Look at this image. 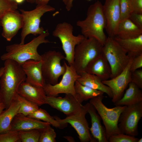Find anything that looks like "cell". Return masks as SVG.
<instances>
[{"label": "cell", "mask_w": 142, "mask_h": 142, "mask_svg": "<svg viewBox=\"0 0 142 142\" xmlns=\"http://www.w3.org/2000/svg\"><path fill=\"white\" fill-rule=\"evenodd\" d=\"M4 61V69L0 78V94L6 109L15 100L19 86L25 81L26 75L22 65L16 61L11 59Z\"/></svg>", "instance_id": "1"}, {"label": "cell", "mask_w": 142, "mask_h": 142, "mask_svg": "<svg viewBox=\"0 0 142 142\" xmlns=\"http://www.w3.org/2000/svg\"><path fill=\"white\" fill-rule=\"evenodd\" d=\"M103 5L99 1L91 5L85 18L78 21L76 25L80 28L82 34L85 38H94L103 45L107 37L104 32L106 22Z\"/></svg>", "instance_id": "2"}, {"label": "cell", "mask_w": 142, "mask_h": 142, "mask_svg": "<svg viewBox=\"0 0 142 142\" xmlns=\"http://www.w3.org/2000/svg\"><path fill=\"white\" fill-rule=\"evenodd\" d=\"M49 34L48 31L47 30L27 43L22 44L16 43L7 46V52L1 56V59L3 61L12 59L21 65L29 60H41L42 57L38 53L37 48L42 44L50 42L46 39Z\"/></svg>", "instance_id": "3"}, {"label": "cell", "mask_w": 142, "mask_h": 142, "mask_svg": "<svg viewBox=\"0 0 142 142\" xmlns=\"http://www.w3.org/2000/svg\"><path fill=\"white\" fill-rule=\"evenodd\" d=\"M104 97L103 95L98 96L90 99L89 103L95 108L103 121L108 140L111 136L122 133L118 123L120 115L126 106H116L109 108L103 103Z\"/></svg>", "instance_id": "4"}, {"label": "cell", "mask_w": 142, "mask_h": 142, "mask_svg": "<svg viewBox=\"0 0 142 142\" xmlns=\"http://www.w3.org/2000/svg\"><path fill=\"white\" fill-rule=\"evenodd\" d=\"M103 45L93 38H85L75 47L74 66L77 73L85 71L88 64L102 53Z\"/></svg>", "instance_id": "5"}, {"label": "cell", "mask_w": 142, "mask_h": 142, "mask_svg": "<svg viewBox=\"0 0 142 142\" xmlns=\"http://www.w3.org/2000/svg\"><path fill=\"white\" fill-rule=\"evenodd\" d=\"M102 54L110 67L111 72L110 78L115 77L123 71L131 58L113 38L109 37H107L103 46Z\"/></svg>", "instance_id": "6"}, {"label": "cell", "mask_w": 142, "mask_h": 142, "mask_svg": "<svg viewBox=\"0 0 142 142\" xmlns=\"http://www.w3.org/2000/svg\"><path fill=\"white\" fill-rule=\"evenodd\" d=\"M55 10L54 8L48 4L37 5L34 9L30 11L20 9L23 19L20 44H24L26 37L30 34L36 36L43 33L44 29L40 26L41 18L45 13Z\"/></svg>", "instance_id": "7"}, {"label": "cell", "mask_w": 142, "mask_h": 142, "mask_svg": "<svg viewBox=\"0 0 142 142\" xmlns=\"http://www.w3.org/2000/svg\"><path fill=\"white\" fill-rule=\"evenodd\" d=\"M73 27L70 24L66 22L59 23L52 32V35L58 38L61 43L65 54V59L69 65H73L75 49L77 45L85 37L82 34L74 36Z\"/></svg>", "instance_id": "8"}, {"label": "cell", "mask_w": 142, "mask_h": 142, "mask_svg": "<svg viewBox=\"0 0 142 142\" xmlns=\"http://www.w3.org/2000/svg\"><path fill=\"white\" fill-rule=\"evenodd\" d=\"M41 56L42 74L46 83L52 85L58 83L59 78L66 70L65 62L62 65L61 64L65 57L55 50L46 52Z\"/></svg>", "instance_id": "9"}, {"label": "cell", "mask_w": 142, "mask_h": 142, "mask_svg": "<svg viewBox=\"0 0 142 142\" xmlns=\"http://www.w3.org/2000/svg\"><path fill=\"white\" fill-rule=\"evenodd\" d=\"M65 65V72L60 82L54 85L47 83L45 84L43 88L47 96L56 97L64 93L71 94L75 97V83L80 75L73 65H68L66 63Z\"/></svg>", "instance_id": "10"}, {"label": "cell", "mask_w": 142, "mask_h": 142, "mask_svg": "<svg viewBox=\"0 0 142 142\" xmlns=\"http://www.w3.org/2000/svg\"><path fill=\"white\" fill-rule=\"evenodd\" d=\"M87 113L85 106L83 105L80 110L76 113L67 116L61 119L56 116L54 118L62 126L63 128L69 123L75 129L81 142H94L90 133L89 124L85 118Z\"/></svg>", "instance_id": "11"}, {"label": "cell", "mask_w": 142, "mask_h": 142, "mask_svg": "<svg viewBox=\"0 0 142 142\" xmlns=\"http://www.w3.org/2000/svg\"><path fill=\"white\" fill-rule=\"evenodd\" d=\"M142 117V102L126 106L120 115L119 127L125 134L137 136L138 123Z\"/></svg>", "instance_id": "12"}, {"label": "cell", "mask_w": 142, "mask_h": 142, "mask_svg": "<svg viewBox=\"0 0 142 142\" xmlns=\"http://www.w3.org/2000/svg\"><path fill=\"white\" fill-rule=\"evenodd\" d=\"M132 59L130 58L128 65L120 74L110 79L102 81L111 90L113 94L112 101L114 103L122 97L125 90L131 82L130 67Z\"/></svg>", "instance_id": "13"}, {"label": "cell", "mask_w": 142, "mask_h": 142, "mask_svg": "<svg viewBox=\"0 0 142 142\" xmlns=\"http://www.w3.org/2000/svg\"><path fill=\"white\" fill-rule=\"evenodd\" d=\"M103 6L106 22L105 29L108 37L113 38L120 21V0H105Z\"/></svg>", "instance_id": "14"}, {"label": "cell", "mask_w": 142, "mask_h": 142, "mask_svg": "<svg viewBox=\"0 0 142 142\" xmlns=\"http://www.w3.org/2000/svg\"><path fill=\"white\" fill-rule=\"evenodd\" d=\"M45 102L46 104L63 113L67 116L78 112L83 105L70 94H65L63 98L46 96Z\"/></svg>", "instance_id": "15"}, {"label": "cell", "mask_w": 142, "mask_h": 142, "mask_svg": "<svg viewBox=\"0 0 142 142\" xmlns=\"http://www.w3.org/2000/svg\"><path fill=\"white\" fill-rule=\"evenodd\" d=\"M23 25L21 13L17 10L8 12L0 18V25L2 28V36L10 41Z\"/></svg>", "instance_id": "16"}, {"label": "cell", "mask_w": 142, "mask_h": 142, "mask_svg": "<svg viewBox=\"0 0 142 142\" xmlns=\"http://www.w3.org/2000/svg\"><path fill=\"white\" fill-rule=\"evenodd\" d=\"M42 60H29L21 65L26 75L25 82L32 85L43 87L46 82L42 71Z\"/></svg>", "instance_id": "17"}, {"label": "cell", "mask_w": 142, "mask_h": 142, "mask_svg": "<svg viewBox=\"0 0 142 142\" xmlns=\"http://www.w3.org/2000/svg\"><path fill=\"white\" fill-rule=\"evenodd\" d=\"M18 94L39 106L46 104V94L43 87L34 86L25 81L20 84Z\"/></svg>", "instance_id": "18"}, {"label": "cell", "mask_w": 142, "mask_h": 142, "mask_svg": "<svg viewBox=\"0 0 142 142\" xmlns=\"http://www.w3.org/2000/svg\"><path fill=\"white\" fill-rule=\"evenodd\" d=\"M50 124L47 122L18 113L12 122L11 130L15 131L27 130L33 129L39 130L45 128Z\"/></svg>", "instance_id": "19"}, {"label": "cell", "mask_w": 142, "mask_h": 142, "mask_svg": "<svg viewBox=\"0 0 142 142\" xmlns=\"http://www.w3.org/2000/svg\"><path fill=\"white\" fill-rule=\"evenodd\" d=\"M85 105L87 113L90 117L91 126L89 130L94 142H108L105 128L101 123V119L97 113L95 109L90 103H87Z\"/></svg>", "instance_id": "20"}, {"label": "cell", "mask_w": 142, "mask_h": 142, "mask_svg": "<svg viewBox=\"0 0 142 142\" xmlns=\"http://www.w3.org/2000/svg\"><path fill=\"white\" fill-rule=\"evenodd\" d=\"M85 71L97 76L102 81L110 78L111 74L110 65L102 53L88 64Z\"/></svg>", "instance_id": "21"}, {"label": "cell", "mask_w": 142, "mask_h": 142, "mask_svg": "<svg viewBox=\"0 0 142 142\" xmlns=\"http://www.w3.org/2000/svg\"><path fill=\"white\" fill-rule=\"evenodd\" d=\"M77 81L81 84L92 89L101 91L112 98L113 94L110 88L102 82L97 76L85 71L81 72Z\"/></svg>", "instance_id": "22"}, {"label": "cell", "mask_w": 142, "mask_h": 142, "mask_svg": "<svg viewBox=\"0 0 142 142\" xmlns=\"http://www.w3.org/2000/svg\"><path fill=\"white\" fill-rule=\"evenodd\" d=\"M142 35V29L134 24L129 18L121 21L119 24L116 36L125 39L137 37Z\"/></svg>", "instance_id": "23"}, {"label": "cell", "mask_w": 142, "mask_h": 142, "mask_svg": "<svg viewBox=\"0 0 142 142\" xmlns=\"http://www.w3.org/2000/svg\"><path fill=\"white\" fill-rule=\"evenodd\" d=\"M113 38L126 51L130 58L142 54V35L129 39H122L116 37Z\"/></svg>", "instance_id": "24"}, {"label": "cell", "mask_w": 142, "mask_h": 142, "mask_svg": "<svg viewBox=\"0 0 142 142\" xmlns=\"http://www.w3.org/2000/svg\"><path fill=\"white\" fill-rule=\"evenodd\" d=\"M128 86L122 97L114 103L115 106H127L142 102L141 89L131 82Z\"/></svg>", "instance_id": "25"}, {"label": "cell", "mask_w": 142, "mask_h": 142, "mask_svg": "<svg viewBox=\"0 0 142 142\" xmlns=\"http://www.w3.org/2000/svg\"><path fill=\"white\" fill-rule=\"evenodd\" d=\"M19 106V102L15 100L8 108L1 113L0 115V134L11 130L12 122L18 114Z\"/></svg>", "instance_id": "26"}, {"label": "cell", "mask_w": 142, "mask_h": 142, "mask_svg": "<svg viewBox=\"0 0 142 142\" xmlns=\"http://www.w3.org/2000/svg\"><path fill=\"white\" fill-rule=\"evenodd\" d=\"M75 97L80 103L98 96L103 95L102 92L83 85L76 80L74 85Z\"/></svg>", "instance_id": "27"}, {"label": "cell", "mask_w": 142, "mask_h": 142, "mask_svg": "<svg viewBox=\"0 0 142 142\" xmlns=\"http://www.w3.org/2000/svg\"><path fill=\"white\" fill-rule=\"evenodd\" d=\"M15 100L18 101L20 104L18 114H21L28 116L39 109V106L37 104L18 94L17 95Z\"/></svg>", "instance_id": "28"}, {"label": "cell", "mask_w": 142, "mask_h": 142, "mask_svg": "<svg viewBox=\"0 0 142 142\" xmlns=\"http://www.w3.org/2000/svg\"><path fill=\"white\" fill-rule=\"evenodd\" d=\"M27 116L48 123L56 128L60 129L63 128L54 116L50 115L45 110L42 108H39L37 110Z\"/></svg>", "instance_id": "29"}, {"label": "cell", "mask_w": 142, "mask_h": 142, "mask_svg": "<svg viewBox=\"0 0 142 142\" xmlns=\"http://www.w3.org/2000/svg\"><path fill=\"white\" fill-rule=\"evenodd\" d=\"M22 142H39L40 131L38 129L19 131Z\"/></svg>", "instance_id": "30"}, {"label": "cell", "mask_w": 142, "mask_h": 142, "mask_svg": "<svg viewBox=\"0 0 142 142\" xmlns=\"http://www.w3.org/2000/svg\"><path fill=\"white\" fill-rule=\"evenodd\" d=\"M40 134L39 142H55L56 134L50 125L39 130Z\"/></svg>", "instance_id": "31"}, {"label": "cell", "mask_w": 142, "mask_h": 142, "mask_svg": "<svg viewBox=\"0 0 142 142\" xmlns=\"http://www.w3.org/2000/svg\"><path fill=\"white\" fill-rule=\"evenodd\" d=\"M18 4L11 0H0V18L6 13L17 10Z\"/></svg>", "instance_id": "32"}, {"label": "cell", "mask_w": 142, "mask_h": 142, "mask_svg": "<svg viewBox=\"0 0 142 142\" xmlns=\"http://www.w3.org/2000/svg\"><path fill=\"white\" fill-rule=\"evenodd\" d=\"M19 131L10 130L0 134V142H21Z\"/></svg>", "instance_id": "33"}, {"label": "cell", "mask_w": 142, "mask_h": 142, "mask_svg": "<svg viewBox=\"0 0 142 142\" xmlns=\"http://www.w3.org/2000/svg\"><path fill=\"white\" fill-rule=\"evenodd\" d=\"M139 139L122 133L113 135L108 139L109 142H138Z\"/></svg>", "instance_id": "34"}, {"label": "cell", "mask_w": 142, "mask_h": 142, "mask_svg": "<svg viewBox=\"0 0 142 142\" xmlns=\"http://www.w3.org/2000/svg\"><path fill=\"white\" fill-rule=\"evenodd\" d=\"M120 21L129 18L132 13L129 0H120Z\"/></svg>", "instance_id": "35"}, {"label": "cell", "mask_w": 142, "mask_h": 142, "mask_svg": "<svg viewBox=\"0 0 142 142\" xmlns=\"http://www.w3.org/2000/svg\"><path fill=\"white\" fill-rule=\"evenodd\" d=\"M131 82L142 89V69H140L131 72Z\"/></svg>", "instance_id": "36"}, {"label": "cell", "mask_w": 142, "mask_h": 142, "mask_svg": "<svg viewBox=\"0 0 142 142\" xmlns=\"http://www.w3.org/2000/svg\"><path fill=\"white\" fill-rule=\"evenodd\" d=\"M142 67V54L133 58L130 70L131 72Z\"/></svg>", "instance_id": "37"}, {"label": "cell", "mask_w": 142, "mask_h": 142, "mask_svg": "<svg viewBox=\"0 0 142 142\" xmlns=\"http://www.w3.org/2000/svg\"><path fill=\"white\" fill-rule=\"evenodd\" d=\"M132 13L142 14V0H129Z\"/></svg>", "instance_id": "38"}, {"label": "cell", "mask_w": 142, "mask_h": 142, "mask_svg": "<svg viewBox=\"0 0 142 142\" xmlns=\"http://www.w3.org/2000/svg\"><path fill=\"white\" fill-rule=\"evenodd\" d=\"M129 18L135 25L142 29V14L132 13Z\"/></svg>", "instance_id": "39"}, {"label": "cell", "mask_w": 142, "mask_h": 142, "mask_svg": "<svg viewBox=\"0 0 142 142\" xmlns=\"http://www.w3.org/2000/svg\"><path fill=\"white\" fill-rule=\"evenodd\" d=\"M50 0H36L35 3L38 5L47 4ZM65 5L66 4L67 0H62Z\"/></svg>", "instance_id": "40"}, {"label": "cell", "mask_w": 142, "mask_h": 142, "mask_svg": "<svg viewBox=\"0 0 142 142\" xmlns=\"http://www.w3.org/2000/svg\"><path fill=\"white\" fill-rule=\"evenodd\" d=\"M74 0H67V2L65 4V8L68 11H70L72 9L73 6V3ZM91 1L93 0H87Z\"/></svg>", "instance_id": "41"}, {"label": "cell", "mask_w": 142, "mask_h": 142, "mask_svg": "<svg viewBox=\"0 0 142 142\" xmlns=\"http://www.w3.org/2000/svg\"><path fill=\"white\" fill-rule=\"evenodd\" d=\"M5 109V107L4 104L2 102H0V115Z\"/></svg>", "instance_id": "42"}, {"label": "cell", "mask_w": 142, "mask_h": 142, "mask_svg": "<svg viewBox=\"0 0 142 142\" xmlns=\"http://www.w3.org/2000/svg\"><path fill=\"white\" fill-rule=\"evenodd\" d=\"M64 138L66 139L69 141L74 142L75 141L73 138L72 137L69 136H64Z\"/></svg>", "instance_id": "43"}, {"label": "cell", "mask_w": 142, "mask_h": 142, "mask_svg": "<svg viewBox=\"0 0 142 142\" xmlns=\"http://www.w3.org/2000/svg\"><path fill=\"white\" fill-rule=\"evenodd\" d=\"M4 69V67H2L0 68V78L2 74ZM2 100L0 94V102H2Z\"/></svg>", "instance_id": "44"}, {"label": "cell", "mask_w": 142, "mask_h": 142, "mask_svg": "<svg viewBox=\"0 0 142 142\" xmlns=\"http://www.w3.org/2000/svg\"><path fill=\"white\" fill-rule=\"evenodd\" d=\"M25 0H14V1L17 4L23 3Z\"/></svg>", "instance_id": "45"}, {"label": "cell", "mask_w": 142, "mask_h": 142, "mask_svg": "<svg viewBox=\"0 0 142 142\" xmlns=\"http://www.w3.org/2000/svg\"><path fill=\"white\" fill-rule=\"evenodd\" d=\"M28 2L31 3H35L36 0H26Z\"/></svg>", "instance_id": "46"}, {"label": "cell", "mask_w": 142, "mask_h": 142, "mask_svg": "<svg viewBox=\"0 0 142 142\" xmlns=\"http://www.w3.org/2000/svg\"><path fill=\"white\" fill-rule=\"evenodd\" d=\"M142 142V138H141L140 139H139L138 142Z\"/></svg>", "instance_id": "47"}, {"label": "cell", "mask_w": 142, "mask_h": 142, "mask_svg": "<svg viewBox=\"0 0 142 142\" xmlns=\"http://www.w3.org/2000/svg\"><path fill=\"white\" fill-rule=\"evenodd\" d=\"M11 0L12 1H14V0Z\"/></svg>", "instance_id": "48"}]
</instances>
